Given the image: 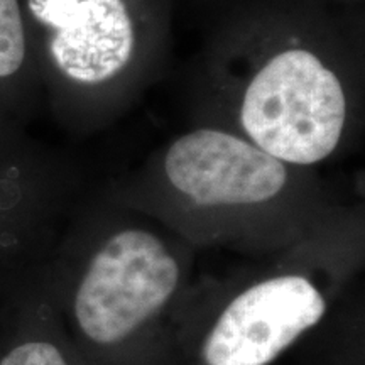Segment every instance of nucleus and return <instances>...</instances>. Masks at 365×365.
Returning <instances> with one entry per match:
<instances>
[{
	"instance_id": "nucleus-4",
	"label": "nucleus",
	"mask_w": 365,
	"mask_h": 365,
	"mask_svg": "<svg viewBox=\"0 0 365 365\" xmlns=\"http://www.w3.org/2000/svg\"><path fill=\"white\" fill-rule=\"evenodd\" d=\"M345 117L339 76L304 49L269 59L249 83L240 108L249 143L294 168L330 158L341 143Z\"/></svg>"
},
{
	"instance_id": "nucleus-2",
	"label": "nucleus",
	"mask_w": 365,
	"mask_h": 365,
	"mask_svg": "<svg viewBox=\"0 0 365 365\" xmlns=\"http://www.w3.org/2000/svg\"><path fill=\"white\" fill-rule=\"evenodd\" d=\"M359 232L327 223L220 279H198L180 365H272L328 318L364 269Z\"/></svg>"
},
{
	"instance_id": "nucleus-6",
	"label": "nucleus",
	"mask_w": 365,
	"mask_h": 365,
	"mask_svg": "<svg viewBox=\"0 0 365 365\" xmlns=\"http://www.w3.org/2000/svg\"><path fill=\"white\" fill-rule=\"evenodd\" d=\"M44 262L0 293V365H85L49 294Z\"/></svg>"
},
{
	"instance_id": "nucleus-8",
	"label": "nucleus",
	"mask_w": 365,
	"mask_h": 365,
	"mask_svg": "<svg viewBox=\"0 0 365 365\" xmlns=\"http://www.w3.org/2000/svg\"><path fill=\"white\" fill-rule=\"evenodd\" d=\"M59 234L36 213L0 207V293L53 252Z\"/></svg>"
},
{
	"instance_id": "nucleus-7",
	"label": "nucleus",
	"mask_w": 365,
	"mask_h": 365,
	"mask_svg": "<svg viewBox=\"0 0 365 365\" xmlns=\"http://www.w3.org/2000/svg\"><path fill=\"white\" fill-rule=\"evenodd\" d=\"M364 298L359 282L339 301L318 328L293 350L299 365H364Z\"/></svg>"
},
{
	"instance_id": "nucleus-1",
	"label": "nucleus",
	"mask_w": 365,
	"mask_h": 365,
	"mask_svg": "<svg viewBox=\"0 0 365 365\" xmlns=\"http://www.w3.org/2000/svg\"><path fill=\"white\" fill-rule=\"evenodd\" d=\"M54 307L85 365H180L196 249L170 227L97 213L44 262Z\"/></svg>"
},
{
	"instance_id": "nucleus-5",
	"label": "nucleus",
	"mask_w": 365,
	"mask_h": 365,
	"mask_svg": "<svg viewBox=\"0 0 365 365\" xmlns=\"http://www.w3.org/2000/svg\"><path fill=\"white\" fill-rule=\"evenodd\" d=\"M33 17L51 31L58 70L81 85H100L132 61L134 24L125 0H27Z\"/></svg>"
},
{
	"instance_id": "nucleus-9",
	"label": "nucleus",
	"mask_w": 365,
	"mask_h": 365,
	"mask_svg": "<svg viewBox=\"0 0 365 365\" xmlns=\"http://www.w3.org/2000/svg\"><path fill=\"white\" fill-rule=\"evenodd\" d=\"M26 56V36L17 0H0V78L19 71Z\"/></svg>"
},
{
	"instance_id": "nucleus-3",
	"label": "nucleus",
	"mask_w": 365,
	"mask_h": 365,
	"mask_svg": "<svg viewBox=\"0 0 365 365\" xmlns=\"http://www.w3.org/2000/svg\"><path fill=\"white\" fill-rule=\"evenodd\" d=\"M293 168L230 132H188L159 163L163 202L154 205L156 215L195 249L266 257L331 222L296 200Z\"/></svg>"
}]
</instances>
